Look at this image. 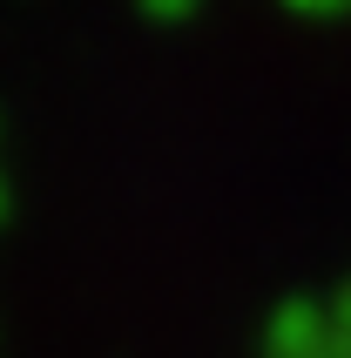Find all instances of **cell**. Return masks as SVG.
Instances as JSON below:
<instances>
[{"label": "cell", "instance_id": "cell-2", "mask_svg": "<svg viewBox=\"0 0 351 358\" xmlns=\"http://www.w3.org/2000/svg\"><path fill=\"white\" fill-rule=\"evenodd\" d=\"M297 7H338V0H297Z\"/></svg>", "mask_w": 351, "mask_h": 358}, {"label": "cell", "instance_id": "cell-1", "mask_svg": "<svg viewBox=\"0 0 351 358\" xmlns=\"http://www.w3.org/2000/svg\"><path fill=\"white\" fill-rule=\"evenodd\" d=\"M149 7H156V14H189L196 0H149Z\"/></svg>", "mask_w": 351, "mask_h": 358}]
</instances>
